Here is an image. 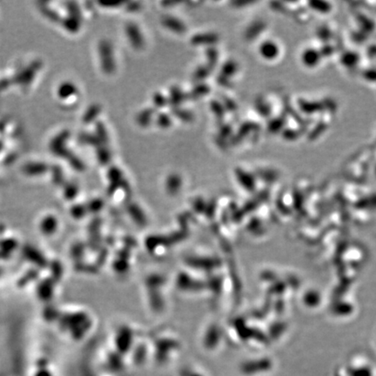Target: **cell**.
<instances>
[{"mask_svg": "<svg viewBox=\"0 0 376 376\" xmlns=\"http://www.w3.org/2000/svg\"><path fill=\"white\" fill-rule=\"evenodd\" d=\"M70 160H71V163L73 164V167H75L78 170H83L85 168V166H84V164L82 162L80 158L75 157V156H71Z\"/></svg>", "mask_w": 376, "mask_h": 376, "instance_id": "cell-27", "label": "cell"}, {"mask_svg": "<svg viewBox=\"0 0 376 376\" xmlns=\"http://www.w3.org/2000/svg\"><path fill=\"white\" fill-rule=\"evenodd\" d=\"M205 56H206V60H207V65L211 69L214 68V66L218 63V51L216 49H214V47H209L205 51Z\"/></svg>", "mask_w": 376, "mask_h": 376, "instance_id": "cell-17", "label": "cell"}, {"mask_svg": "<svg viewBox=\"0 0 376 376\" xmlns=\"http://www.w3.org/2000/svg\"><path fill=\"white\" fill-rule=\"evenodd\" d=\"M211 109L214 113V115L216 116L218 119H222L225 114V107H223L221 103L216 101V100H213L211 104Z\"/></svg>", "mask_w": 376, "mask_h": 376, "instance_id": "cell-20", "label": "cell"}, {"mask_svg": "<svg viewBox=\"0 0 376 376\" xmlns=\"http://www.w3.org/2000/svg\"><path fill=\"white\" fill-rule=\"evenodd\" d=\"M185 98L186 96L179 86H172L168 98V104H170L171 108L180 107V104L184 101Z\"/></svg>", "mask_w": 376, "mask_h": 376, "instance_id": "cell-7", "label": "cell"}, {"mask_svg": "<svg viewBox=\"0 0 376 376\" xmlns=\"http://www.w3.org/2000/svg\"><path fill=\"white\" fill-rule=\"evenodd\" d=\"M98 4H100L103 7H107V8H114V7H118L120 6L122 3L120 2H114V3H107V2H98Z\"/></svg>", "mask_w": 376, "mask_h": 376, "instance_id": "cell-29", "label": "cell"}, {"mask_svg": "<svg viewBox=\"0 0 376 376\" xmlns=\"http://www.w3.org/2000/svg\"><path fill=\"white\" fill-rule=\"evenodd\" d=\"M79 141H81L83 144L94 146L95 148H97L99 145H101L100 142L98 140V138L96 137V135L93 134V133H82V134H80V136H79Z\"/></svg>", "mask_w": 376, "mask_h": 376, "instance_id": "cell-16", "label": "cell"}, {"mask_svg": "<svg viewBox=\"0 0 376 376\" xmlns=\"http://www.w3.org/2000/svg\"><path fill=\"white\" fill-rule=\"evenodd\" d=\"M64 26L72 32H76L79 30L80 19L76 17H71L64 20Z\"/></svg>", "mask_w": 376, "mask_h": 376, "instance_id": "cell-19", "label": "cell"}, {"mask_svg": "<svg viewBox=\"0 0 376 376\" xmlns=\"http://www.w3.org/2000/svg\"><path fill=\"white\" fill-rule=\"evenodd\" d=\"M230 132H231V127H230L229 125H222V126L220 127V129H219L220 138L224 139V138L227 137V136H228V135L231 133Z\"/></svg>", "mask_w": 376, "mask_h": 376, "instance_id": "cell-28", "label": "cell"}, {"mask_svg": "<svg viewBox=\"0 0 376 376\" xmlns=\"http://www.w3.org/2000/svg\"><path fill=\"white\" fill-rule=\"evenodd\" d=\"M155 111L156 110L153 107H148V108H145L144 110L140 111L136 117L137 124L141 127H147L153 120V117L155 113Z\"/></svg>", "mask_w": 376, "mask_h": 376, "instance_id": "cell-6", "label": "cell"}, {"mask_svg": "<svg viewBox=\"0 0 376 376\" xmlns=\"http://www.w3.org/2000/svg\"><path fill=\"white\" fill-rule=\"evenodd\" d=\"M259 53L263 60L273 61L280 55V47L273 40H266L260 46Z\"/></svg>", "mask_w": 376, "mask_h": 376, "instance_id": "cell-3", "label": "cell"}, {"mask_svg": "<svg viewBox=\"0 0 376 376\" xmlns=\"http://www.w3.org/2000/svg\"><path fill=\"white\" fill-rule=\"evenodd\" d=\"M163 26L167 27V29L176 32V33H184L187 31V26L183 22L180 20L177 17L172 16H165L161 19Z\"/></svg>", "mask_w": 376, "mask_h": 376, "instance_id": "cell-4", "label": "cell"}, {"mask_svg": "<svg viewBox=\"0 0 376 376\" xmlns=\"http://www.w3.org/2000/svg\"><path fill=\"white\" fill-rule=\"evenodd\" d=\"M125 33L130 43L135 49L140 50L141 48H143L145 45V40L143 38V35L141 33V29L136 24L132 22L127 23L125 26Z\"/></svg>", "mask_w": 376, "mask_h": 376, "instance_id": "cell-2", "label": "cell"}, {"mask_svg": "<svg viewBox=\"0 0 376 376\" xmlns=\"http://www.w3.org/2000/svg\"><path fill=\"white\" fill-rule=\"evenodd\" d=\"M96 157L101 165H107L111 160V153L107 145H101L96 148Z\"/></svg>", "mask_w": 376, "mask_h": 376, "instance_id": "cell-13", "label": "cell"}, {"mask_svg": "<svg viewBox=\"0 0 376 376\" xmlns=\"http://www.w3.org/2000/svg\"><path fill=\"white\" fill-rule=\"evenodd\" d=\"M95 135L98 138L101 145H107L109 142V136L107 133V127L101 121H98L95 124Z\"/></svg>", "mask_w": 376, "mask_h": 376, "instance_id": "cell-10", "label": "cell"}, {"mask_svg": "<svg viewBox=\"0 0 376 376\" xmlns=\"http://www.w3.org/2000/svg\"><path fill=\"white\" fill-rule=\"evenodd\" d=\"M171 111L172 113L175 116L176 118H178L179 120L183 121V122L190 123V122H192V120H194V116H193L192 112L188 111L187 109H184V108H180V107H172V108H171Z\"/></svg>", "mask_w": 376, "mask_h": 376, "instance_id": "cell-11", "label": "cell"}, {"mask_svg": "<svg viewBox=\"0 0 376 376\" xmlns=\"http://www.w3.org/2000/svg\"><path fill=\"white\" fill-rule=\"evenodd\" d=\"M98 53L103 73L110 75L115 72L116 64L113 47L110 41L103 39L98 44Z\"/></svg>", "mask_w": 376, "mask_h": 376, "instance_id": "cell-1", "label": "cell"}, {"mask_svg": "<svg viewBox=\"0 0 376 376\" xmlns=\"http://www.w3.org/2000/svg\"><path fill=\"white\" fill-rule=\"evenodd\" d=\"M219 82V85H221V86H229V83H230V81L228 80V78L225 77V76H223V75H219L218 77V79H217Z\"/></svg>", "mask_w": 376, "mask_h": 376, "instance_id": "cell-30", "label": "cell"}, {"mask_svg": "<svg viewBox=\"0 0 376 376\" xmlns=\"http://www.w3.org/2000/svg\"><path fill=\"white\" fill-rule=\"evenodd\" d=\"M211 70L209 66L206 64V65H200L197 67L195 72L193 73V79L195 81L201 82L202 80H204L205 78L208 77L210 73H211Z\"/></svg>", "mask_w": 376, "mask_h": 376, "instance_id": "cell-15", "label": "cell"}, {"mask_svg": "<svg viewBox=\"0 0 376 376\" xmlns=\"http://www.w3.org/2000/svg\"><path fill=\"white\" fill-rule=\"evenodd\" d=\"M121 176L122 173L118 167H111L108 171V177L112 181V183H118L121 179Z\"/></svg>", "mask_w": 376, "mask_h": 376, "instance_id": "cell-24", "label": "cell"}, {"mask_svg": "<svg viewBox=\"0 0 376 376\" xmlns=\"http://www.w3.org/2000/svg\"><path fill=\"white\" fill-rule=\"evenodd\" d=\"M156 123L160 128L167 129L170 127L172 125V120L170 115L165 112H160L157 115Z\"/></svg>", "mask_w": 376, "mask_h": 376, "instance_id": "cell-18", "label": "cell"}, {"mask_svg": "<svg viewBox=\"0 0 376 376\" xmlns=\"http://www.w3.org/2000/svg\"><path fill=\"white\" fill-rule=\"evenodd\" d=\"M77 87L74 86L73 83L65 82L60 86L58 94L61 98H68L69 97L77 94Z\"/></svg>", "mask_w": 376, "mask_h": 376, "instance_id": "cell-14", "label": "cell"}, {"mask_svg": "<svg viewBox=\"0 0 376 376\" xmlns=\"http://www.w3.org/2000/svg\"><path fill=\"white\" fill-rule=\"evenodd\" d=\"M236 68H237V65L235 62L227 61L221 68V75L227 78L230 77L236 72Z\"/></svg>", "mask_w": 376, "mask_h": 376, "instance_id": "cell-22", "label": "cell"}, {"mask_svg": "<svg viewBox=\"0 0 376 376\" xmlns=\"http://www.w3.org/2000/svg\"><path fill=\"white\" fill-rule=\"evenodd\" d=\"M153 102L156 108H163L168 104V98L160 93H156L153 96Z\"/></svg>", "mask_w": 376, "mask_h": 376, "instance_id": "cell-21", "label": "cell"}, {"mask_svg": "<svg viewBox=\"0 0 376 376\" xmlns=\"http://www.w3.org/2000/svg\"><path fill=\"white\" fill-rule=\"evenodd\" d=\"M210 90L211 89H210L209 86H207V85L203 84V83H199L198 85H196L192 88L191 93L188 95V97H189L190 99L195 100V99L200 98V97L205 96L206 94H209Z\"/></svg>", "mask_w": 376, "mask_h": 376, "instance_id": "cell-12", "label": "cell"}, {"mask_svg": "<svg viewBox=\"0 0 376 376\" xmlns=\"http://www.w3.org/2000/svg\"><path fill=\"white\" fill-rule=\"evenodd\" d=\"M101 111V107L98 104H93L91 107H88L85 114L83 116V122L86 124L93 123L96 118L99 115Z\"/></svg>", "mask_w": 376, "mask_h": 376, "instance_id": "cell-9", "label": "cell"}, {"mask_svg": "<svg viewBox=\"0 0 376 376\" xmlns=\"http://www.w3.org/2000/svg\"><path fill=\"white\" fill-rule=\"evenodd\" d=\"M69 10H70L72 17L80 19V11H79V8L77 4H74V3L69 4Z\"/></svg>", "mask_w": 376, "mask_h": 376, "instance_id": "cell-26", "label": "cell"}, {"mask_svg": "<svg viewBox=\"0 0 376 376\" xmlns=\"http://www.w3.org/2000/svg\"><path fill=\"white\" fill-rule=\"evenodd\" d=\"M141 8V4L139 2H129L125 5V10L129 13H136Z\"/></svg>", "mask_w": 376, "mask_h": 376, "instance_id": "cell-25", "label": "cell"}, {"mask_svg": "<svg viewBox=\"0 0 376 376\" xmlns=\"http://www.w3.org/2000/svg\"><path fill=\"white\" fill-rule=\"evenodd\" d=\"M219 40V36L215 33H200V34L192 36L191 39V43L193 46H212L214 44L217 43Z\"/></svg>", "mask_w": 376, "mask_h": 376, "instance_id": "cell-5", "label": "cell"}, {"mask_svg": "<svg viewBox=\"0 0 376 376\" xmlns=\"http://www.w3.org/2000/svg\"><path fill=\"white\" fill-rule=\"evenodd\" d=\"M180 177L178 175H176V174H172V175L170 176V177L168 178V180H167V188H168V189H169L170 191H172V192H173V191L177 190V189L179 188V187H180Z\"/></svg>", "mask_w": 376, "mask_h": 376, "instance_id": "cell-23", "label": "cell"}, {"mask_svg": "<svg viewBox=\"0 0 376 376\" xmlns=\"http://www.w3.org/2000/svg\"><path fill=\"white\" fill-rule=\"evenodd\" d=\"M301 60L303 64L308 66V67H314L318 64V60H319V56L317 54L316 51L313 49H306L302 53Z\"/></svg>", "mask_w": 376, "mask_h": 376, "instance_id": "cell-8", "label": "cell"}, {"mask_svg": "<svg viewBox=\"0 0 376 376\" xmlns=\"http://www.w3.org/2000/svg\"><path fill=\"white\" fill-rule=\"evenodd\" d=\"M163 6L165 7H170L171 5H176V4H179V2H174V1H166V2H162L161 3Z\"/></svg>", "mask_w": 376, "mask_h": 376, "instance_id": "cell-31", "label": "cell"}]
</instances>
